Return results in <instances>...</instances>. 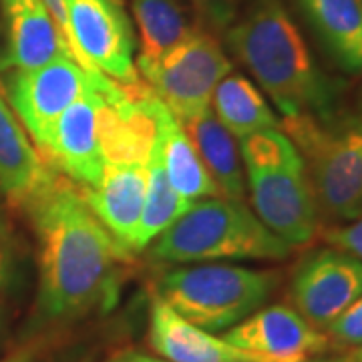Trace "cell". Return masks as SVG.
<instances>
[{"mask_svg":"<svg viewBox=\"0 0 362 362\" xmlns=\"http://www.w3.org/2000/svg\"><path fill=\"white\" fill-rule=\"evenodd\" d=\"M147 163H103V173L89 189H83L93 214L125 250L133 252L141 221Z\"/></svg>","mask_w":362,"mask_h":362,"instance_id":"obj_14","label":"cell"},{"mask_svg":"<svg viewBox=\"0 0 362 362\" xmlns=\"http://www.w3.org/2000/svg\"><path fill=\"white\" fill-rule=\"evenodd\" d=\"M280 282L276 270L221 262L173 266L157 280V296L207 332H226L259 310Z\"/></svg>","mask_w":362,"mask_h":362,"instance_id":"obj_5","label":"cell"},{"mask_svg":"<svg viewBox=\"0 0 362 362\" xmlns=\"http://www.w3.org/2000/svg\"><path fill=\"white\" fill-rule=\"evenodd\" d=\"M0 89V194L25 209L54 177Z\"/></svg>","mask_w":362,"mask_h":362,"instance_id":"obj_15","label":"cell"},{"mask_svg":"<svg viewBox=\"0 0 362 362\" xmlns=\"http://www.w3.org/2000/svg\"><path fill=\"white\" fill-rule=\"evenodd\" d=\"M0 216H2V214H0Z\"/></svg>","mask_w":362,"mask_h":362,"instance_id":"obj_33","label":"cell"},{"mask_svg":"<svg viewBox=\"0 0 362 362\" xmlns=\"http://www.w3.org/2000/svg\"><path fill=\"white\" fill-rule=\"evenodd\" d=\"M290 250L244 202L206 197L151 242L149 256L173 266L218 259L278 262L288 258Z\"/></svg>","mask_w":362,"mask_h":362,"instance_id":"obj_4","label":"cell"},{"mask_svg":"<svg viewBox=\"0 0 362 362\" xmlns=\"http://www.w3.org/2000/svg\"><path fill=\"white\" fill-rule=\"evenodd\" d=\"M214 115L240 141L262 129L280 127V119L272 111L259 89L244 75L228 73L211 95Z\"/></svg>","mask_w":362,"mask_h":362,"instance_id":"obj_20","label":"cell"},{"mask_svg":"<svg viewBox=\"0 0 362 362\" xmlns=\"http://www.w3.org/2000/svg\"><path fill=\"white\" fill-rule=\"evenodd\" d=\"M131 6L141 45L137 71L157 63L194 28L180 0H133Z\"/></svg>","mask_w":362,"mask_h":362,"instance_id":"obj_21","label":"cell"},{"mask_svg":"<svg viewBox=\"0 0 362 362\" xmlns=\"http://www.w3.org/2000/svg\"><path fill=\"white\" fill-rule=\"evenodd\" d=\"M0 322H2V312H0Z\"/></svg>","mask_w":362,"mask_h":362,"instance_id":"obj_32","label":"cell"},{"mask_svg":"<svg viewBox=\"0 0 362 362\" xmlns=\"http://www.w3.org/2000/svg\"><path fill=\"white\" fill-rule=\"evenodd\" d=\"M0 362H33V354L30 352H16L13 356H6Z\"/></svg>","mask_w":362,"mask_h":362,"instance_id":"obj_28","label":"cell"},{"mask_svg":"<svg viewBox=\"0 0 362 362\" xmlns=\"http://www.w3.org/2000/svg\"><path fill=\"white\" fill-rule=\"evenodd\" d=\"M308 362H354L352 356H337V358H312Z\"/></svg>","mask_w":362,"mask_h":362,"instance_id":"obj_29","label":"cell"},{"mask_svg":"<svg viewBox=\"0 0 362 362\" xmlns=\"http://www.w3.org/2000/svg\"><path fill=\"white\" fill-rule=\"evenodd\" d=\"M221 338L252 362H308L330 346L320 328L286 304L259 308Z\"/></svg>","mask_w":362,"mask_h":362,"instance_id":"obj_12","label":"cell"},{"mask_svg":"<svg viewBox=\"0 0 362 362\" xmlns=\"http://www.w3.org/2000/svg\"><path fill=\"white\" fill-rule=\"evenodd\" d=\"M228 73L232 63L220 40L199 25L157 63L139 71L149 90L177 121L211 109V95Z\"/></svg>","mask_w":362,"mask_h":362,"instance_id":"obj_7","label":"cell"},{"mask_svg":"<svg viewBox=\"0 0 362 362\" xmlns=\"http://www.w3.org/2000/svg\"><path fill=\"white\" fill-rule=\"evenodd\" d=\"M254 214L288 246H304L318 232L320 214L304 157L278 127L240 139Z\"/></svg>","mask_w":362,"mask_h":362,"instance_id":"obj_3","label":"cell"},{"mask_svg":"<svg viewBox=\"0 0 362 362\" xmlns=\"http://www.w3.org/2000/svg\"><path fill=\"white\" fill-rule=\"evenodd\" d=\"M199 26L207 28L214 35H223L238 18L246 0H189Z\"/></svg>","mask_w":362,"mask_h":362,"instance_id":"obj_23","label":"cell"},{"mask_svg":"<svg viewBox=\"0 0 362 362\" xmlns=\"http://www.w3.org/2000/svg\"><path fill=\"white\" fill-rule=\"evenodd\" d=\"M145 168H147V187H145L141 221L135 235L133 252H143L192 206L169 183L163 161H161V153H159L157 137Z\"/></svg>","mask_w":362,"mask_h":362,"instance_id":"obj_22","label":"cell"},{"mask_svg":"<svg viewBox=\"0 0 362 362\" xmlns=\"http://www.w3.org/2000/svg\"><path fill=\"white\" fill-rule=\"evenodd\" d=\"M25 211L39 235V312L71 320L117 302L131 252L93 214L83 189L59 171Z\"/></svg>","mask_w":362,"mask_h":362,"instance_id":"obj_1","label":"cell"},{"mask_svg":"<svg viewBox=\"0 0 362 362\" xmlns=\"http://www.w3.org/2000/svg\"><path fill=\"white\" fill-rule=\"evenodd\" d=\"M8 272V244H6V230H4V221L0 216V286L4 284Z\"/></svg>","mask_w":362,"mask_h":362,"instance_id":"obj_27","label":"cell"},{"mask_svg":"<svg viewBox=\"0 0 362 362\" xmlns=\"http://www.w3.org/2000/svg\"><path fill=\"white\" fill-rule=\"evenodd\" d=\"M180 123L195 147L220 197L244 202L246 180L238 139L221 125L211 109Z\"/></svg>","mask_w":362,"mask_h":362,"instance_id":"obj_18","label":"cell"},{"mask_svg":"<svg viewBox=\"0 0 362 362\" xmlns=\"http://www.w3.org/2000/svg\"><path fill=\"white\" fill-rule=\"evenodd\" d=\"M326 337L338 346H361L362 344V294L334 322L326 328Z\"/></svg>","mask_w":362,"mask_h":362,"instance_id":"obj_24","label":"cell"},{"mask_svg":"<svg viewBox=\"0 0 362 362\" xmlns=\"http://www.w3.org/2000/svg\"><path fill=\"white\" fill-rule=\"evenodd\" d=\"M361 294L362 262L338 247H324L302 259L288 290L292 308L320 330Z\"/></svg>","mask_w":362,"mask_h":362,"instance_id":"obj_11","label":"cell"},{"mask_svg":"<svg viewBox=\"0 0 362 362\" xmlns=\"http://www.w3.org/2000/svg\"><path fill=\"white\" fill-rule=\"evenodd\" d=\"M69 49L87 71H99L119 85L133 87L139 73L133 63L135 37L121 0H65Z\"/></svg>","mask_w":362,"mask_h":362,"instance_id":"obj_8","label":"cell"},{"mask_svg":"<svg viewBox=\"0 0 362 362\" xmlns=\"http://www.w3.org/2000/svg\"><path fill=\"white\" fill-rule=\"evenodd\" d=\"M149 342L161 358L171 362H252L223 338L181 318L159 296L149 310Z\"/></svg>","mask_w":362,"mask_h":362,"instance_id":"obj_16","label":"cell"},{"mask_svg":"<svg viewBox=\"0 0 362 362\" xmlns=\"http://www.w3.org/2000/svg\"><path fill=\"white\" fill-rule=\"evenodd\" d=\"M304 157L318 214L352 221L362 214V117H296L280 121Z\"/></svg>","mask_w":362,"mask_h":362,"instance_id":"obj_6","label":"cell"},{"mask_svg":"<svg viewBox=\"0 0 362 362\" xmlns=\"http://www.w3.org/2000/svg\"><path fill=\"white\" fill-rule=\"evenodd\" d=\"M326 242L332 247L349 252L362 262V214L346 226H338L324 233Z\"/></svg>","mask_w":362,"mask_h":362,"instance_id":"obj_25","label":"cell"},{"mask_svg":"<svg viewBox=\"0 0 362 362\" xmlns=\"http://www.w3.org/2000/svg\"><path fill=\"white\" fill-rule=\"evenodd\" d=\"M352 358H354V362H362V344L356 346V350L352 352Z\"/></svg>","mask_w":362,"mask_h":362,"instance_id":"obj_31","label":"cell"},{"mask_svg":"<svg viewBox=\"0 0 362 362\" xmlns=\"http://www.w3.org/2000/svg\"><path fill=\"white\" fill-rule=\"evenodd\" d=\"M99 71H87L69 57H59L30 71H4V97L21 125L42 149L54 123L69 105L89 87Z\"/></svg>","mask_w":362,"mask_h":362,"instance_id":"obj_10","label":"cell"},{"mask_svg":"<svg viewBox=\"0 0 362 362\" xmlns=\"http://www.w3.org/2000/svg\"><path fill=\"white\" fill-rule=\"evenodd\" d=\"M223 37L284 119L337 113V83L316 65L282 0H246Z\"/></svg>","mask_w":362,"mask_h":362,"instance_id":"obj_2","label":"cell"},{"mask_svg":"<svg viewBox=\"0 0 362 362\" xmlns=\"http://www.w3.org/2000/svg\"><path fill=\"white\" fill-rule=\"evenodd\" d=\"M356 103H358V115L362 117V78H361V85H358V95H356Z\"/></svg>","mask_w":362,"mask_h":362,"instance_id":"obj_30","label":"cell"},{"mask_svg":"<svg viewBox=\"0 0 362 362\" xmlns=\"http://www.w3.org/2000/svg\"><path fill=\"white\" fill-rule=\"evenodd\" d=\"M105 362H171L165 358H157L151 354H145L139 350H123V352H117L115 356H111L109 361Z\"/></svg>","mask_w":362,"mask_h":362,"instance_id":"obj_26","label":"cell"},{"mask_svg":"<svg viewBox=\"0 0 362 362\" xmlns=\"http://www.w3.org/2000/svg\"><path fill=\"white\" fill-rule=\"evenodd\" d=\"M117 85L103 73H95L89 87L59 117L49 141L40 149L47 163L81 189L97 185L103 173L101 121L107 97Z\"/></svg>","mask_w":362,"mask_h":362,"instance_id":"obj_9","label":"cell"},{"mask_svg":"<svg viewBox=\"0 0 362 362\" xmlns=\"http://www.w3.org/2000/svg\"><path fill=\"white\" fill-rule=\"evenodd\" d=\"M2 16L6 26L2 73L39 69L59 57L73 59L45 0H2Z\"/></svg>","mask_w":362,"mask_h":362,"instance_id":"obj_13","label":"cell"},{"mask_svg":"<svg viewBox=\"0 0 362 362\" xmlns=\"http://www.w3.org/2000/svg\"><path fill=\"white\" fill-rule=\"evenodd\" d=\"M298 8L334 65L362 73V0H296Z\"/></svg>","mask_w":362,"mask_h":362,"instance_id":"obj_17","label":"cell"},{"mask_svg":"<svg viewBox=\"0 0 362 362\" xmlns=\"http://www.w3.org/2000/svg\"><path fill=\"white\" fill-rule=\"evenodd\" d=\"M153 115H156L159 153L173 189L189 204H195L206 197H220L187 133L156 95H153Z\"/></svg>","mask_w":362,"mask_h":362,"instance_id":"obj_19","label":"cell"}]
</instances>
